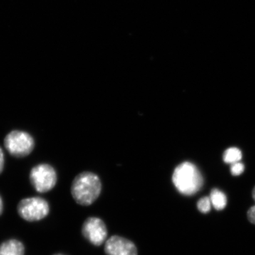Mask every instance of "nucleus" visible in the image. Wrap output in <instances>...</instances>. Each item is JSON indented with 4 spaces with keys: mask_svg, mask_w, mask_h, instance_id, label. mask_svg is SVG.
Returning a JSON list of instances; mask_svg holds the SVG:
<instances>
[{
    "mask_svg": "<svg viewBox=\"0 0 255 255\" xmlns=\"http://www.w3.org/2000/svg\"><path fill=\"white\" fill-rule=\"evenodd\" d=\"M102 188V182L97 174L84 172L74 179L71 194L74 200L80 205L90 206L100 196Z\"/></svg>",
    "mask_w": 255,
    "mask_h": 255,
    "instance_id": "nucleus-1",
    "label": "nucleus"
},
{
    "mask_svg": "<svg viewBox=\"0 0 255 255\" xmlns=\"http://www.w3.org/2000/svg\"><path fill=\"white\" fill-rule=\"evenodd\" d=\"M172 182L180 194L192 196L202 188L204 179L195 164L184 162L174 169Z\"/></svg>",
    "mask_w": 255,
    "mask_h": 255,
    "instance_id": "nucleus-2",
    "label": "nucleus"
},
{
    "mask_svg": "<svg viewBox=\"0 0 255 255\" xmlns=\"http://www.w3.org/2000/svg\"><path fill=\"white\" fill-rule=\"evenodd\" d=\"M5 148L10 155L22 157L29 155L34 148L35 142L33 137L27 132L13 130L5 137Z\"/></svg>",
    "mask_w": 255,
    "mask_h": 255,
    "instance_id": "nucleus-3",
    "label": "nucleus"
},
{
    "mask_svg": "<svg viewBox=\"0 0 255 255\" xmlns=\"http://www.w3.org/2000/svg\"><path fill=\"white\" fill-rule=\"evenodd\" d=\"M18 214L26 221L33 222L46 218L50 212L49 204L41 197L22 199L18 204Z\"/></svg>",
    "mask_w": 255,
    "mask_h": 255,
    "instance_id": "nucleus-4",
    "label": "nucleus"
},
{
    "mask_svg": "<svg viewBox=\"0 0 255 255\" xmlns=\"http://www.w3.org/2000/svg\"><path fill=\"white\" fill-rule=\"evenodd\" d=\"M30 181L38 192L46 193L56 185L57 173L55 169L48 164H40L35 166L30 172Z\"/></svg>",
    "mask_w": 255,
    "mask_h": 255,
    "instance_id": "nucleus-5",
    "label": "nucleus"
},
{
    "mask_svg": "<svg viewBox=\"0 0 255 255\" xmlns=\"http://www.w3.org/2000/svg\"><path fill=\"white\" fill-rule=\"evenodd\" d=\"M82 233L87 241L95 246H100L107 241L108 231L102 219L90 217L82 225Z\"/></svg>",
    "mask_w": 255,
    "mask_h": 255,
    "instance_id": "nucleus-6",
    "label": "nucleus"
},
{
    "mask_svg": "<svg viewBox=\"0 0 255 255\" xmlns=\"http://www.w3.org/2000/svg\"><path fill=\"white\" fill-rule=\"evenodd\" d=\"M105 252L107 255H137L135 245L130 240L119 236H112L107 240Z\"/></svg>",
    "mask_w": 255,
    "mask_h": 255,
    "instance_id": "nucleus-7",
    "label": "nucleus"
},
{
    "mask_svg": "<svg viewBox=\"0 0 255 255\" xmlns=\"http://www.w3.org/2000/svg\"><path fill=\"white\" fill-rule=\"evenodd\" d=\"M24 246L17 240L5 241L0 246V255H23Z\"/></svg>",
    "mask_w": 255,
    "mask_h": 255,
    "instance_id": "nucleus-8",
    "label": "nucleus"
},
{
    "mask_svg": "<svg viewBox=\"0 0 255 255\" xmlns=\"http://www.w3.org/2000/svg\"><path fill=\"white\" fill-rule=\"evenodd\" d=\"M210 200L211 204L218 211L225 209L227 205V198L224 193L219 191V189H214L211 192Z\"/></svg>",
    "mask_w": 255,
    "mask_h": 255,
    "instance_id": "nucleus-9",
    "label": "nucleus"
},
{
    "mask_svg": "<svg viewBox=\"0 0 255 255\" xmlns=\"http://www.w3.org/2000/svg\"><path fill=\"white\" fill-rule=\"evenodd\" d=\"M242 159V152L237 147H230L223 154V160L226 163L233 164L240 162Z\"/></svg>",
    "mask_w": 255,
    "mask_h": 255,
    "instance_id": "nucleus-10",
    "label": "nucleus"
},
{
    "mask_svg": "<svg viewBox=\"0 0 255 255\" xmlns=\"http://www.w3.org/2000/svg\"><path fill=\"white\" fill-rule=\"evenodd\" d=\"M211 200H210V198L207 197V196L201 198L200 200L198 201L197 203L198 209H199L200 212L203 213V214H207V213H209L210 210H211Z\"/></svg>",
    "mask_w": 255,
    "mask_h": 255,
    "instance_id": "nucleus-11",
    "label": "nucleus"
},
{
    "mask_svg": "<svg viewBox=\"0 0 255 255\" xmlns=\"http://www.w3.org/2000/svg\"><path fill=\"white\" fill-rule=\"evenodd\" d=\"M244 164L241 163V162H238L231 164V172L233 175H241V174L244 172Z\"/></svg>",
    "mask_w": 255,
    "mask_h": 255,
    "instance_id": "nucleus-12",
    "label": "nucleus"
},
{
    "mask_svg": "<svg viewBox=\"0 0 255 255\" xmlns=\"http://www.w3.org/2000/svg\"><path fill=\"white\" fill-rule=\"evenodd\" d=\"M248 217L252 223L255 224V205L251 207L248 211Z\"/></svg>",
    "mask_w": 255,
    "mask_h": 255,
    "instance_id": "nucleus-13",
    "label": "nucleus"
},
{
    "mask_svg": "<svg viewBox=\"0 0 255 255\" xmlns=\"http://www.w3.org/2000/svg\"><path fill=\"white\" fill-rule=\"evenodd\" d=\"M4 167V155L2 149L0 147V174L2 172Z\"/></svg>",
    "mask_w": 255,
    "mask_h": 255,
    "instance_id": "nucleus-14",
    "label": "nucleus"
},
{
    "mask_svg": "<svg viewBox=\"0 0 255 255\" xmlns=\"http://www.w3.org/2000/svg\"><path fill=\"white\" fill-rule=\"evenodd\" d=\"M3 211V201L1 199V196H0V216L2 214Z\"/></svg>",
    "mask_w": 255,
    "mask_h": 255,
    "instance_id": "nucleus-15",
    "label": "nucleus"
},
{
    "mask_svg": "<svg viewBox=\"0 0 255 255\" xmlns=\"http://www.w3.org/2000/svg\"><path fill=\"white\" fill-rule=\"evenodd\" d=\"M253 199H254V200L255 201V187L254 188V189H253Z\"/></svg>",
    "mask_w": 255,
    "mask_h": 255,
    "instance_id": "nucleus-16",
    "label": "nucleus"
},
{
    "mask_svg": "<svg viewBox=\"0 0 255 255\" xmlns=\"http://www.w3.org/2000/svg\"><path fill=\"white\" fill-rule=\"evenodd\" d=\"M63 255V254H56V255Z\"/></svg>",
    "mask_w": 255,
    "mask_h": 255,
    "instance_id": "nucleus-17",
    "label": "nucleus"
}]
</instances>
